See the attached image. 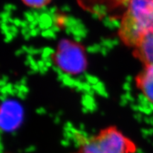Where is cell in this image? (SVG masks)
<instances>
[{
    "mask_svg": "<svg viewBox=\"0 0 153 153\" xmlns=\"http://www.w3.org/2000/svg\"><path fill=\"white\" fill-rule=\"evenodd\" d=\"M120 29L123 40L136 47L153 27V0H129Z\"/></svg>",
    "mask_w": 153,
    "mask_h": 153,
    "instance_id": "obj_1",
    "label": "cell"
},
{
    "mask_svg": "<svg viewBox=\"0 0 153 153\" xmlns=\"http://www.w3.org/2000/svg\"><path fill=\"white\" fill-rule=\"evenodd\" d=\"M77 153H135L136 145L123 133L111 127L89 135L76 136Z\"/></svg>",
    "mask_w": 153,
    "mask_h": 153,
    "instance_id": "obj_2",
    "label": "cell"
},
{
    "mask_svg": "<svg viewBox=\"0 0 153 153\" xmlns=\"http://www.w3.org/2000/svg\"><path fill=\"white\" fill-rule=\"evenodd\" d=\"M54 57L56 65L70 75L83 73L87 68L83 48L70 40L62 39L59 42Z\"/></svg>",
    "mask_w": 153,
    "mask_h": 153,
    "instance_id": "obj_3",
    "label": "cell"
},
{
    "mask_svg": "<svg viewBox=\"0 0 153 153\" xmlns=\"http://www.w3.org/2000/svg\"><path fill=\"white\" fill-rule=\"evenodd\" d=\"M24 108L19 101L6 99L0 104V129L12 131L18 128L24 118Z\"/></svg>",
    "mask_w": 153,
    "mask_h": 153,
    "instance_id": "obj_4",
    "label": "cell"
},
{
    "mask_svg": "<svg viewBox=\"0 0 153 153\" xmlns=\"http://www.w3.org/2000/svg\"><path fill=\"white\" fill-rule=\"evenodd\" d=\"M137 85L141 93L140 98L153 105V63L145 65L137 79Z\"/></svg>",
    "mask_w": 153,
    "mask_h": 153,
    "instance_id": "obj_5",
    "label": "cell"
},
{
    "mask_svg": "<svg viewBox=\"0 0 153 153\" xmlns=\"http://www.w3.org/2000/svg\"><path fill=\"white\" fill-rule=\"evenodd\" d=\"M137 57L145 65L153 63V27L145 34L136 47Z\"/></svg>",
    "mask_w": 153,
    "mask_h": 153,
    "instance_id": "obj_6",
    "label": "cell"
},
{
    "mask_svg": "<svg viewBox=\"0 0 153 153\" xmlns=\"http://www.w3.org/2000/svg\"><path fill=\"white\" fill-rule=\"evenodd\" d=\"M65 32L68 35H72L73 38L79 37L82 39L87 37L88 33V30L82 22L74 27L65 28Z\"/></svg>",
    "mask_w": 153,
    "mask_h": 153,
    "instance_id": "obj_7",
    "label": "cell"
},
{
    "mask_svg": "<svg viewBox=\"0 0 153 153\" xmlns=\"http://www.w3.org/2000/svg\"><path fill=\"white\" fill-rule=\"evenodd\" d=\"M38 22H39L38 27L41 28V30L50 29L53 26V24H54L52 16L49 14H48V13L41 14Z\"/></svg>",
    "mask_w": 153,
    "mask_h": 153,
    "instance_id": "obj_8",
    "label": "cell"
},
{
    "mask_svg": "<svg viewBox=\"0 0 153 153\" xmlns=\"http://www.w3.org/2000/svg\"><path fill=\"white\" fill-rule=\"evenodd\" d=\"M102 22L103 24L109 30H114L116 29H120V28H121V22H120L117 19L105 16L102 19Z\"/></svg>",
    "mask_w": 153,
    "mask_h": 153,
    "instance_id": "obj_9",
    "label": "cell"
},
{
    "mask_svg": "<svg viewBox=\"0 0 153 153\" xmlns=\"http://www.w3.org/2000/svg\"><path fill=\"white\" fill-rule=\"evenodd\" d=\"M57 79L58 81L62 82V84L65 87H70L71 89H74L75 87V83H76V79H74L73 77H72L71 75L70 74L64 73L61 75L57 76Z\"/></svg>",
    "mask_w": 153,
    "mask_h": 153,
    "instance_id": "obj_10",
    "label": "cell"
},
{
    "mask_svg": "<svg viewBox=\"0 0 153 153\" xmlns=\"http://www.w3.org/2000/svg\"><path fill=\"white\" fill-rule=\"evenodd\" d=\"M82 103L85 108L94 110L97 108L96 101L94 98V96L84 94L82 97Z\"/></svg>",
    "mask_w": 153,
    "mask_h": 153,
    "instance_id": "obj_11",
    "label": "cell"
},
{
    "mask_svg": "<svg viewBox=\"0 0 153 153\" xmlns=\"http://www.w3.org/2000/svg\"><path fill=\"white\" fill-rule=\"evenodd\" d=\"M22 1L28 7L39 9L43 7H46V5L51 0H22Z\"/></svg>",
    "mask_w": 153,
    "mask_h": 153,
    "instance_id": "obj_12",
    "label": "cell"
},
{
    "mask_svg": "<svg viewBox=\"0 0 153 153\" xmlns=\"http://www.w3.org/2000/svg\"><path fill=\"white\" fill-rule=\"evenodd\" d=\"M119 41L117 38H102L101 41V45L106 48L112 50L114 47L118 45Z\"/></svg>",
    "mask_w": 153,
    "mask_h": 153,
    "instance_id": "obj_13",
    "label": "cell"
},
{
    "mask_svg": "<svg viewBox=\"0 0 153 153\" xmlns=\"http://www.w3.org/2000/svg\"><path fill=\"white\" fill-rule=\"evenodd\" d=\"M82 23V21L72 16H65L63 26L65 28H72Z\"/></svg>",
    "mask_w": 153,
    "mask_h": 153,
    "instance_id": "obj_14",
    "label": "cell"
},
{
    "mask_svg": "<svg viewBox=\"0 0 153 153\" xmlns=\"http://www.w3.org/2000/svg\"><path fill=\"white\" fill-rule=\"evenodd\" d=\"M92 88L94 90L95 93L100 96V97H104V98H107L108 97V93L107 92L106 87L103 82H99L97 85L92 86Z\"/></svg>",
    "mask_w": 153,
    "mask_h": 153,
    "instance_id": "obj_15",
    "label": "cell"
},
{
    "mask_svg": "<svg viewBox=\"0 0 153 153\" xmlns=\"http://www.w3.org/2000/svg\"><path fill=\"white\" fill-rule=\"evenodd\" d=\"M22 48L24 50V52L27 53L28 55H41L42 51L43 48H36L33 46H26V45H24Z\"/></svg>",
    "mask_w": 153,
    "mask_h": 153,
    "instance_id": "obj_16",
    "label": "cell"
},
{
    "mask_svg": "<svg viewBox=\"0 0 153 153\" xmlns=\"http://www.w3.org/2000/svg\"><path fill=\"white\" fill-rule=\"evenodd\" d=\"M93 12L96 13L100 16L104 17L106 16L107 12V8L104 4H97L94 5L93 7Z\"/></svg>",
    "mask_w": 153,
    "mask_h": 153,
    "instance_id": "obj_17",
    "label": "cell"
},
{
    "mask_svg": "<svg viewBox=\"0 0 153 153\" xmlns=\"http://www.w3.org/2000/svg\"><path fill=\"white\" fill-rule=\"evenodd\" d=\"M55 54V50L51 47H45L43 48L41 55L42 60H45L48 58H51Z\"/></svg>",
    "mask_w": 153,
    "mask_h": 153,
    "instance_id": "obj_18",
    "label": "cell"
},
{
    "mask_svg": "<svg viewBox=\"0 0 153 153\" xmlns=\"http://www.w3.org/2000/svg\"><path fill=\"white\" fill-rule=\"evenodd\" d=\"M101 49V45L100 43H94L89 45L86 49V51L88 53H90V54H96V53H100Z\"/></svg>",
    "mask_w": 153,
    "mask_h": 153,
    "instance_id": "obj_19",
    "label": "cell"
},
{
    "mask_svg": "<svg viewBox=\"0 0 153 153\" xmlns=\"http://www.w3.org/2000/svg\"><path fill=\"white\" fill-rule=\"evenodd\" d=\"M41 35L43 36V38L48 40H55L57 38L56 33H55V32H53L51 28H50V29L42 30Z\"/></svg>",
    "mask_w": 153,
    "mask_h": 153,
    "instance_id": "obj_20",
    "label": "cell"
},
{
    "mask_svg": "<svg viewBox=\"0 0 153 153\" xmlns=\"http://www.w3.org/2000/svg\"><path fill=\"white\" fill-rule=\"evenodd\" d=\"M84 76H85V81L88 82V83H89V85H91V86L97 85V84L99 82L98 77H97V76H94L91 74L85 73L84 74Z\"/></svg>",
    "mask_w": 153,
    "mask_h": 153,
    "instance_id": "obj_21",
    "label": "cell"
},
{
    "mask_svg": "<svg viewBox=\"0 0 153 153\" xmlns=\"http://www.w3.org/2000/svg\"><path fill=\"white\" fill-rule=\"evenodd\" d=\"M24 16L25 17V19H26V21H28V22H29L30 24V23L33 22L34 21L37 20V19L35 18V16H34L33 11H26V12H25L24 14Z\"/></svg>",
    "mask_w": 153,
    "mask_h": 153,
    "instance_id": "obj_22",
    "label": "cell"
},
{
    "mask_svg": "<svg viewBox=\"0 0 153 153\" xmlns=\"http://www.w3.org/2000/svg\"><path fill=\"white\" fill-rule=\"evenodd\" d=\"M21 33L22 34L23 37H24L26 41H29L30 38H31V36H30V29L29 27L22 28L21 29Z\"/></svg>",
    "mask_w": 153,
    "mask_h": 153,
    "instance_id": "obj_23",
    "label": "cell"
},
{
    "mask_svg": "<svg viewBox=\"0 0 153 153\" xmlns=\"http://www.w3.org/2000/svg\"><path fill=\"white\" fill-rule=\"evenodd\" d=\"M41 29L38 26V27L34 28V29L30 30V36H31V37H36V36L41 34Z\"/></svg>",
    "mask_w": 153,
    "mask_h": 153,
    "instance_id": "obj_24",
    "label": "cell"
},
{
    "mask_svg": "<svg viewBox=\"0 0 153 153\" xmlns=\"http://www.w3.org/2000/svg\"><path fill=\"white\" fill-rule=\"evenodd\" d=\"M27 96H28L27 93L24 92V91H18V93H17L16 97H18L19 99H23V100H24V99H26V97H27Z\"/></svg>",
    "mask_w": 153,
    "mask_h": 153,
    "instance_id": "obj_25",
    "label": "cell"
},
{
    "mask_svg": "<svg viewBox=\"0 0 153 153\" xmlns=\"http://www.w3.org/2000/svg\"><path fill=\"white\" fill-rule=\"evenodd\" d=\"M44 60V62H45V66L48 67V68H52V67L54 65V64H53V60H52V58H48V59H45V60Z\"/></svg>",
    "mask_w": 153,
    "mask_h": 153,
    "instance_id": "obj_26",
    "label": "cell"
},
{
    "mask_svg": "<svg viewBox=\"0 0 153 153\" xmlns=\"http://www.w3.org/2000/svg\"><path fill=\"white\" fill-rule=\"evenodd\" d=\"M110 51H111V50L106 48H105V47L101 46V49L100 53L104 57H106V56H107V55H108V53H109Z\"/></svg>",
    "mask_w": 153,
    "mask_h": 153,
    "instance_id": "obj_27",
    "label": "cell"
},
{
    "mask_svg": "<svg viewBox=\"0 0 153 153\" xmlns=\"http://www.w3.org/2000/svg\"><path fill=\"white\" fill-rule=\"evenodd\" d=\"M6 11H8V12H11V11H14L16 9V7L15 5L12 4H9L8 6H6L5 7Z\"/></svg>",
    "mask_w": 153,
    "mask_h": 153,
    "instance_id": "obj_28",
    "label": "cell"
},
{
    "mask_svg": "<svg viewBox=\"0 0 153 153\" xmlns=\"http://www.w3.org/2000/svg\"><path fill=\"white\" fill-rule=\"evenodd\" d=\"M48 14H49L51 16L53 15L57 14V8L55 7H52L51 8H48Z\"/></svg>",
    "mask_w": 153,
    "mask_h": 153,
    "instance_id": "obj_29",
    "label": "cell"
},
{
    "mask_svg": "<svg viewBox=\"0 0 153 153\" xmlns=\"http://www.w3.org/2000/svg\"><path fill=\"white\" fill-rule=\"evenodd\" d=\"M48 70L49 68H48V67L46 66H43V67H41V68H39V73L41 74H45L47 73L48 72Z\"/></svg>",
    "mask_w": 153,
    "mask_h": 153,
    "instance_id": "obj_30",
    "label": "cell"
},
{
    "mask_svg": "<svg viewBox=\"0 0 153 153\" xmlns=\"http://www.w3.org/2000/svg\"><path fill=\"white\" fill-rule=\"evenodd\" d=\"M22 20H21L20 19L17 18V19H14V22H13V25L16 26V27H20L22 26Z\"/></svg>",
    "mask_w": 153,
    "mask_h": 153,
    "instance_id": "obj_31",
    "label": "cell"
},
{
    "mask_svg": "<svg viewBox=\"0 0 153 153\" xmlns=\"http://www.w3.org/2000/svg\"><path fill=\"white\" fill-rule=\"evenodd\" d=\"M51 29L52 30L53 32H55V33H58V32L60 30V27L59 26H57V25H56V24H53V26L51 28Z\"/></svg>",
    "mask_w": 153,
    "mask_h": 153,
    "instance_id": "obj_32",
    "label": "cell"
},
{
    "mask_svg": "<svg viewBox=\"0 0 153 153\" xmlns=\"http://www.w3.org/2000/svg\"><path fill=\"white\" fill-rule=\"evenodd\" d=\"M29 24L30 23L28 22V21H26V19L25 20H23L22 21V26H21V27H22V28H27L29 26Z\"/></svg>",
    "mask_w": 153,
    "mask_h": 153,
    "instance_id": "obj_33",
    "label": "cell"
},
{
    "mask_svg": "<svg viewBox=\"0 0 153 153\" xmlns=\"http://www.w3.org/2000/svg\"><path fill=\"white\" fill-rule=\"evenodd\" d=\"M18 82L22 85H27V77L24 76V77H23L22 79Z\"/></svg>",
    "mask_w": 153,
    "mask_h": 153,
    "instance_id": "obj_34",
    "label": "cell"
},
{
    "mask_svg": "<svg viewBox=\"0 0 153 153\" xmlns=\"http://www.w3.org/2000/svg\"><path fill=\"white\" fill-rule=\"evenodd\" d=\"M62 10L65 12H70L71 11V8L69 5H64L62 7Z\"/></svg>",
    "mask_w": 153,
    "mask_h": 153,
    "instance_id": "obj_35",
    "label": "cell"
},
{
    "mask_svg": "<svg viewBox=\"0 0 153 153\" xmlns=\"http://www.w3.org/2000/svg\"><path fill=\"white\" fill-rule=\"evenodd\" d=\"M24 53H26L24 52V50H23L22 48H20V49H19L18 51H16V55H17V56H21V55H22L23 54H24Z\"/></svg>",
    "mask_w": 153,
    "mask_h": 153,
    "instance_id": "obj_36",
    "label": "cell"
},
{
    "mask_svg": "<svg viewBox=\"0 0 153 153\" xmlns=\"http://www.w3.org/2000/svg\"><path fill=\"white\" fill-rule=\"evenodd\" d=\"M37 63H38V67L40 68H41V67H43V66H45V62H44L43 60H37Z\"/></svg>",
    "mask_w": 153,
    "mask_h": 153,
    "instance_id": "obj_37",
    "label": "cell"
},
{
    "mask_svg": "<svg viewBox=\"0 0 153 153\" xmlns=\"http://www.w3.org/2000/svg\"><path fill=\"white\" fill-rule=\"evenodd\" d=\"M92 17L94 19H98L99 17H101L100 16H99V15H98L97 14H96V13H94L93 12V14H92Z\"/></svg>",
    "mask_w": 153,
    "mask_h": 153,
    "instance_id": "obj_38",
    "label": "cell"
}]
</instances>
